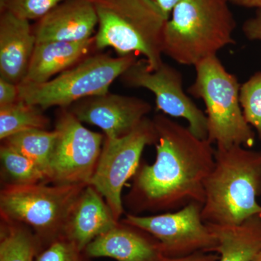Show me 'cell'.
Segmentation results:
<instances>
[{"instance_id": "1", "label": "cell", "mask_w": 261, "mask_h": 261, "mask_svg": "<svg viewBox=\"0 0 261 261\" xmlns=\"http://www.w3.org/2000/svg\"><path fill=\"white\" fill-rule=\"evenodd\" d=\"M152 120L158 135L155 161L137 168L130 205L136 212H173L192 202L203 204L205 180L214 166L213 144L163 113Z\"/></svg>"}, {"instance_id": "2", "label": "cell", "mask_w": 261, "mask_h": 261, "mask_svg": "<svg viewBox=\"0 0 261 261\" xmlns=\"http://www.w3.org/2000/svg\"><path fill=\"white\" fill-rule=\"evenodd\" d=\"M260 195L261 151L241 145L216 147L205 182L204 222L232 226L261 215Z\"/></svg>"}, {"instance_id": "3", "label": "cell", "mask_w": 261, "mask_h": 261, "mask_svg": "<svg viewBox=\"0 0 261 261\" xmlns=\"http://www.w3.org/2000/svg\"><path fill=\"white\" fill-rule=\"evenodd\" d=\"M229 4V0H181L165 25L163 55L195 66L235 44L236 21Z\"/></svg>"}, {"instance_id": "4", "label": "cell", "mask_w": 261, "mask_h": 261, "mask_svg": "<svg viewBox=\"0 0 261 261\" xmlns=\"http://www.w3.org/2000/svg\"><path fill=\"white\" fill-rule=\"evenodd\" d=\"M98 16L96 49L111 47L119 56L142 55L150 70L163 63L168 19L154 0H93Z\"/></svg>"}, {"instance_id": "5", "label": "cell", "mask_w": 261, "mask_h": 261, "mask_svg": "<svg viewBox=\"0 0 261 261\" xmlns=\"http://www.w3.org/2000/svg\"><path fill=\"white\" fill-rule=\"evenodd\" d=\"M195 82L188 93L205 103L207 140L217 147L241 145L252 148L255 133L247 123L240 104V85L217 56L195 65Z\"/></svg>"}, {"instance_id": "6", "label": "cell", "mask_w": 261, "mask_h": 261, "mask_svg": "<svg viewBox=\"0 0 261 261\" xmlns=\"http://www.w3.org/2000/svg\"><path fill=\"white\" fill-rule=\"evenodd\" d=\"M87 185H8L0 195L2 217L30 226L44 248L65 237L70 215Z\"/></svg>"}, {"instance_id": "7", "label": "cell", "mask_w": 261, "mask_h": 261, "mask_svg": "<svg viewBox=\"0 0 261 261\" xmlns=\"http://www.w3.org/2000/svg\"><path fill=\"white\" fill-rule=\"evenodd\" d=\"M135 55H90L69 69L39 84H20V97L42 110L68 108L85 98L102 95L137 61Z\"/></svg>"}, {"instance_id": "8", "label": "cell", "mask_w": 261, "mask_h": 261, "mask_svg": "<svg viewBox=\"0 0 261 261\" xmlns=\"http://www.w3.org/2000/svg\"><path fill=\"white\" fill-rule=\"evenodd\" d=\"M157 140L153 120L147 117L130 133L118 138H105L89 185L104 197L117 220L123 212L121 199L123 186L135 176L146 146L155 145Z\"/></svg>"}, {"instance_id": "9", "label": "cell", "mask_w": 261, "mask_h": 261, "mask_svg": "<svg viewBox=\"0 0 261 261\" xmlns=\"http://www.w3.org/2000/svg\"><path fill=\"white\" fill-rule=\"evenodd\" d=\"M54 130L57 136L49 183L89 185L106 136L85 128L67 108H61L58 111Z\"/></svg>"}, {"instance_id": "10", "label": "cell", "mask_w": 261, "mask_h": 261, "mask_svg": "<svg viewBox=\"0 0 261 261\" xmlns=\"http://www.w3.org/2000/svg\"><path fill=\"white\" fill-rule=\"evenodd\" d=\"M202 204L192 202L180 210L154 216L128 214L123 224L155 239L166 257L216 252L217 240L202 217Z\"/></svg>"}, {"instance_id": "11", "label": "cell", "mask_w": 261, "mask_h": 261, "mask_svg": "<svg viewBox=\"0 0 261 261\" xmlns=\"http://www.w3.org/2000/svg\"><path fill=\"white\" fill-rule=\"evenodd\" d=\"M119 79L126 87L148 89L159 111L186 120L193 135L207 140V116L184 90L183 75L176 68L163 62L157 69L150 70L145 59L137 60Z\"/></svg>"}, {"instance_id": "12", "label": "cell", "mask_w": 261, "mask_h": 261, "mask_svg": "<svg viewBox=\"0 0 261 261\" xmlns=\"http://www.w3.org/2000/svg\"><path fill=\"white\" fill-rule=\"evenodd\" d=\"M82 123L100 128L106 138L130 133L152 111L149 102L139 97L110 92L81 99L70 108Z\"/></svg>"}, {"instance_id": "13", "label": "cell", "mask_w": 261, "mask_h": 261, "mask_svg": "<svg viewBox=\"0 0 261 261\" xmlns=\"http://www.w3.org/2000/svg\"><path fill=\"white\" fill-rule=\"evenodd\" d=\"M98 25L93 0H63L33 25L37 43L79 42L94 37Z\"/></svg>"}, {"instance_id": "14", "label": "cell", "mask_w": 261, "mask_h": 261, "mask_svg": "<svg viewBox=\"0 0 261 261\" xmlns=\"http://www.w3.org/2000/svg\"><path fill=\"white\" fill-rule=\"evenodd\" d=\"M37 40L29 20L8 11L0 15V78L23 83Z\"/></svg>"}, {"instance_id": "15", "label": "cell", "mask_w": 261, "mask_h": 261, "mask_svg": "<svg viewBox=\"0 0 261 261\" xmlns=\"http://www.w3.org/2000/svg\"><path fill=\"white\" fill-rule=\"evenodd\" d=\"M130 225L118 224L87 245L84 254L89 257H111L118 261H160L166 257L156 240Z\"/></svg>"}, {"instance_id": "16", "label": "cell", "mask_w": 261, "mask_h": 261, "mask_svg": "<svg viewBox=\"0 0 261 261\" xmlns=\"http://www.w3.org/2000/svg\"><path fill=\"white\" fill-rule=\"evenodd\" d=\"M118 221L102 195L88 185L72 211L65 237L84 252L94 239L116 226Z\"/></svg>"}, {"instance_id": "17", "label": "cell", "mask_w": 261, "mask_h": 261, "mask_svg": "<svg viewBox=\"0 0 261 261\" xmlns=\"http://www.w3.org/2000/svg\"><path fill=\"white\" fill-rule=\"evenodd\" d=\"M93 49H96L94 37L84 42H38L27 76L20 84L44 83L90 56Z\"/></svg>"}, {"instance_id": "18", "label": "cell", "mask_w": 261, "mask_h": 261, "mask_svg": "<svg viewBox=\"0 0 261 261\" xmlns=\"http://www.w3.org/2000/svg\"><path fill=\"white\" fill-rule=\"evenodd\" d=\"M207 225L217 240L219 261H252L261 251V215L239 225Z\"/></svg>"}, {"instance_id": "19", "label": "cell", "mask_w": 261, "mask_h": 261, "mask_svg": "<svg viewBox=\"0 0 261 261\" xmlns=\"http://www.w3.org/2000/svg\"><path fill=\"white\" fill-rule=\"evenodd\" d=\"M42 247L25 225L3 219L0 232V261H35Z\"/></svg>"}, {"instance_id": "20", "label": "cell", "mask_w": 261, "mask_h": 261, "mask_svg": "<svg viewBox=\"0 0 261 261\" xmlns=\"http://www.w3.org/2000/svg\"><path fill=\"white\" fill-rule=\"evenodd\" d=\"M56 136L55 130L32 129L19 132L3 141V143L34 161L44 173L49 184L51 157Z\"/></svg>"}, {"instance_id": "21", "label": "cell", "mask_w": 261, "mask_h": 261, "mask_svg": "<svg viewBox=\"0 0 261 261\" xmlns=\"http://www.w3.org/2000/svg\"><path fill=\"white\" fill-rule=\"evenodd\" d=\"M43 111L21 99L13 104L0 107L1 140L24 130L47 129L50 121Z\"/></svg>"}, {"instance_id": "22", "label": "cell", "mask_w": 261, "mask_h": 261, "mask_svg": "<svg viewBox=\"0 0 261 261\" xmlns=\"http://www.w3.org/2000/svg\"><path fill=\"white\" fill-rule=\"evenodd\" d=\"M0 159L3 172L11 181L9 185L47 183L45 175L34 161L6 144L0 147Z\"/></svg>"}, {"instance_id": "23", "label": "cell", "mask_w": 261, "mask_h": 261, "mask_svg": "<svg viewBox=\"0 0 261 261\" xmlns=\"http://www.w3.org/2000/svg\"><path fill=\"white\" fill-rule=\"evenodd\" d=\"M240 99L245 120L261 141V71L242 84Z\"/></svg>"}, {"instance_id": "24", "label": "cell", "mask_w": 261, "mask_h": 261, "mask_svg": "<svg viewBox=\"0 0 261 261\" xmlns=\"http://www.w3.org/2000/svg\"><path fill=\"white\" fill-rule=\"evenodd\" d=\"M63 0H0V11L25 20H39Z\"/></svg>"}, {"instance_id": "25", "label": "cell", "mask_w": 261, "mask_h": 261, "mask_svg": "<svg viewBox=\"0 0 261 261\" xmlns=\"http://www.w3.org/2000/svg\"><path fill=\"white\" fill-rule=\"evenodd\" d=\"M84 255L75 243L63 237L41 250L35 261H84Z\"/></svg>"}, {"instance_id": "26", "label": "cell", "mask_w": 261, "mask_h": 261, "mask_svg": "<svg viewBox=\"0 0 261 261\" xmlns=\"http://www.w3.org/2000/svg\"><path fill=\"white\" fill-rule=\"evenodd\" d=\"M20 99L18 84L0 78V107L13 104Z\"/></svg>"}, {"instance_id": "27", "label": "cell", "mask_w": 261, "mask_h": 261, "mask_svg": "<svg viewBox=\"0 0 261 261\" xmlns=\"http://www.w3.org/2000/svg\"><path fill=\"white\" fill-rule=\"evenodd\" d=\"M243 32L250 41H261V10H257L254 17L249 18L243 24Z\"/></svg>"}, {"instance_id": "28", "label": "cell", "mask_w": 261, "mask_h": 261, "mask_svg": "<svg viewBox=\"0 0 261 261\" xmlns=\"http://www.w3.org/2000/svg\"><path fill=\"white\" fill-rule=\"evenodd\" d=\"M219 255L211 252H197L187 256L178 257H164L160 261H219Z\"/></svg>"}, {"instance_id": "29", "label": "cell", "mask_w": 261, "mask_h": 261, "mask_svg": "<svg viewBox=\"0 0 261 261\" xmlns=\"http://www.w3.org/2000/svg\"><path fill=\"white\" fill-rule=\"evenodd\" d=\"M160 7L166 18H169L171 12L181 0H154Z\"/></svg>"}, {"instance_id": "30", "label": "cell", "mask_w": 261, "mask_h": 261, "mask_svg": "<svg viewBox=\"0 0 261 261\" xmlns=\"http://www.w3.org/2000/svg\"><path fill=\"white\" fill-rule=\"evenodd\" d=\"M230 3L237 6L261 10V0H229Z\"/></svg>"}, {"instance_id": "31", "label": "cell", "mask_w": 261, "mask_h": 261, "mask_svg": "<svg viewBox=\"0 0 261 261\" xmlns=\"http://www.w3.org/2000/svg\"><path fill=\"white\" fill-rule=\"evenodd\" d=\"M252 261H261V251L259 252L258 254L252 259Z\"/></svg>"}]
</instances>
